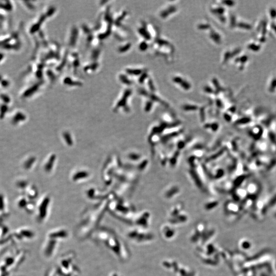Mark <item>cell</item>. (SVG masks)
<instances>
[{
	"instance_id": "obj_1",
	"label": "cell",
	"mask_w": 276,
	"mask_h": 276,
	"mask_svg": "<svg viewBox=\"0 0 276 276\" xmlns=\"http://www.w3.org/2000/svg\"><path fill=\"white\" fill-rule=\"evenodd\" d=\"M90 238H93L96 242L103 244L118 260L124 262L129 258L130 253L126 243L111 228L100 227Z\"/></svg>"
},
{
	"instance_id": "obj_2",
	"label": "cell",
	"mask_w": 276,
	"mask_h": 276,
	"mask_svg": "<svg viewBox=\"0 0 276 276\" xmlns=\"http://www.w3.org/2000/svg\"><path fill=\"white\" fill-rule=\"evenodd\" d=\"M69 236L68 230L64 228H57L50 230L44 240L42 248L43 255L46 258H52L55 254L60 242Z\"/></svg>"
},
{
	"instance_id": "obj_3",
	"label": "cell",
	"mask_w": 276,
	"mask_h": 276,
	"mask_svg": "<svg viewBox=\"0 0 276 276\" xmlns=\"http://www.w3.org/2000/svg\"><path fill=\"white\" fill-rule=\"evenodd\" d=\"M75 255L73 252L64 254L59 259L56 268L62 276H77L80 271L75 263Z\"/></svg>"
},
{
	"instance_id": "obj_4",
	"label": "cell",
	"mask_w": 276,
	"mask_h": 276,
	"mask_svg": "<svg viewBox=\"0 0 276 276\" xmlns=\"http://www.w3.org/2000/svg\"><path fill=\"white\" fill-rule=\"evenodd\" d=\"M269 23L267 18H261L258 20L255 25L253 26L256 41L264 44L268 40V35L270 34Z\"/></svg>"
},
{
	"instance_id": "obj_5",
	"label": "cell",
	"mask_w": 276,
	"mask_h": 276,
	"mask_svg": "<svg viewBox=\"0 0 276 276\" xmlns=\"http://www.w3.org/2000/svg\"><path fill=\"white\" fill-rule=\"evenodd\" d=\"M228 23L231 29L233 30L243 32H249L253 30L254 25L251 22L234 14L229 16Z\"/></svg>"
},
{
	"instance_id": "obj_6",
	"label": "cell",
	"mask_w": 276,
	"mask_h": 276,
	"mask_svg": "<svg viewBox=\"0 0 276 276\" xmlns=\"http://www.w3.org/2000/svg\"><path fill=\"white\" fill-rule=\"evenodd\" d=\"M216 5H213L210 8V11L213 15L215 16L221 23L225 24L228 22L227 15V8L223 6L218 3Z\"/></svg>"
},
{
	"instance_id": "obj_7",
	"label": "cell",
	"mask_w": 276,
	"mask_h": 276,
	"mask_svg": "<svg viewBox=\"0 0 276 276\" xmlns=\"http://www.w3.org/2000/svg\"><path fill=\"white\" fill-rule=\"evenodd\" d=\"M243 51L242 48L239 46L228 48L222 54L221 60L222 65H225L228 62H231V61H233L237 56L242 52Z\"/></svg>"
},
{
	"instance_id": "obj_8",
	"label": "cell",
	"mask_w": 276,
	"mask_h": 276,
	"mask_svg": "<svg viewBox=\"0 0 276 276\" xmlns=\"http://www.w3.org/2000/svg\"><path fill=\"white\" fill-rule=\"evenodd\" d=\"M249 61V56L246 53L243 51L242 52L237 56L232 62L238 71H243L248 67Z\"/></svg>"
},
{
	"instance_id": "obj_9",
	"label": "cell",
	"mask_w": 276,
	"mask_h": 276,
	"mask_svg": "<svg viewBox=\"0 0 276 276\" xmlns=\"http://www.w3.org/2000/svg\"><path fill=\"white\" fill-rule=\"evenodd\" d=\"M172 81L175 84L179 85V87L185 90H188L192 87L191 84L189 83V81L179 75L173 76L172 78Z\"/></svg>"
},
{
	"instance_id": "obj_10",
	"label": "cell",
	"mask_w": 276,
	"mask_h": 276,
	"mask_svg": "<svg viewBox=\"0 0 276 276\" xmlns=\"http://www.w3.org/2000/svg\"><path fill=\"white\" fill-rule=\"evenodd\" d=\"M263 45L255 39H253L248 41L246 44V48L248 51L253 53H258L261 51Z\"/></svg>"
},
{
	"instance_id": "obj_11",
	"label": "cell",
	"mask_w": 276,
	"mask_h": 276,
	"mask_svg": "<svg viewBox=\"0 0 276 276\" xmlns=\"http://www.w3.org/2000/svg\"><path fill=\"white\" fill-rule=\"evenodd\" d=\"M267 90L270 94L276 92V75H272L270 76L267 82Z\"/></svg>"
},
{
	"instance_id": "obj_12",
	"label": "cell",
	"mask_w": 276,
	"mask_h": 276,
	"mask_svg": "<svg viewBox=\"0 0 276 276\" xmlns=\"http://www.w3.org/2000/svg\"><path fill=\"white\" fill-rule=\"evenodd\" d=\"M176 7L175 6H168L164 8V9L161 10L160 12L159 13V16L160 18L163 19H165L169 17V16H170L171 14H172L173 13L176 11Z\"/></svg>"
},
{
	"instance_id": "obj_13",
	"label": "cell",
	"mask_w": 276,
	"mask_h": 276,
	"mask_svg": "<svg viewBox=\"0 0 276 276\" xmlns=\"http://www.w3.org/2000/svg\"><path fill=\"white\" fill-rule=\"evenodd\" d=\"M267 18L269 22L276 21V6L271 5L267 8Z\"/></svg>"
},
{
	"instance_id": "obj_14",
	"label": "cell",
	"mask_w": 276,
	"mask_h": 276,
	"mask_svg": "<svg viewBox=\"0 0 276 276\" xmlns=\"http://www.w3.org/2000/svg\"><path fill=\"white\" fill-rule=\"evenodd\" d=\"M218 3L227 8H232L236 5V2L233 1H224L221 2L218 1Z\"/></svg>"
},
{
	"instance_id": "obj_15",
	"label": "cell",
	"mask_w": 276,
	"mask_h": 276,
	"mask_svg": "<svg viewBox=\"0 0 276 276\" xmlns=\"http://www.w3.org/2000/svg\"><path fill=\"white\" fill-rule=\"evenodd\" d=\"M270 32L276 37V21L270 22L269 23Z\"/></svg>"
},
{
	"instance_id": "obj_16",
	"label": "cell",
	"mask_w": 276,
	"mask_h": 276,
	"mask_svg": "<svg viewBox=\"0 0 276 276\" xmlns=\"http://www.w3.org/2000/svg\"><path fill=\"white\" fill-rule=\"evenodd\" d=\"M4 58V55L1 53H0V62H2V61L3 60Z\"/></svg>"
}]
</instances>
